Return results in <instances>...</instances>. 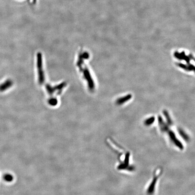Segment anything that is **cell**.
Segmentation results:
<instances>
[{
	"instance_id": "obj_5",
	"label": "cell",
	"mask_w": 195,
	"mask_h": 195,
	"mask_svg": "<svg viewBox=\"0 0 195 195\" xmlns=\"http://www.w3.org/2000/svg\"><path fill=\"white\" fill-rule=\"evenodd\" d=\"M4 179L7 182H11L13 181L14 179V177L11 174H6L5 175V176L4 177Z\"/></svg>"
},
{
	"instance_id": "obj_3",
	"label": "cell",
	"mask_w": 195,
	"mask_h": 195,
	"mask_svg": "<svg viewBox=\"0 0 195 195\" xmlns=\"http://www.w3.org/2000/svg\"><path fill=\"white\" fill-rule=\"evenodd\" d=\"M177 65L179 67H180L181 68H183V69H184L186 71H194V66L193 65L190 64L188 65H185V64H183V63H177Z\"/></svg>"
},
{
	"instance_id": "obj_7",
	"label": "cell",
	"mask_w": 195,
	"mask_h": 195,
	"mask_svg": "<svg viewBox=\"0 0 195 195\" xmlns=\"http://www.w3.org/2000/svg\"><path fill=\"white\" fill-rule=\"evenodd\" d=\"M154 117H152V118H151L147 120H146L145 121V124H146L147 125H150V124L154 122Z\"/></svg>"
},
{
	"instance_id": "obj_1",
	"label": "cell",
	"mask_w": 195,
	"mask_h": 195,
	"mask_svg": "<svg viewBox=\"0 0 195 195\" xmlns=\"http://www.w3.org/2000/svg\"><path fill=\"white\" fill-rule=\"evenodd\" d=\"M174 56L175 57H176L180 60H184L188 64L190 63V58L188 56H186L185 54V53L183 52L182 53H179L178 52H176L174 53Z\"/></svg>"
},
{
	"instance_id": "obj_6",
	"label": "cell",
	"mask_w": 195,
	"mask_h": 195,
	"mask_svg": "<svg viewBox=\"0 0 195 195\" xmlns=\"http://www.w3.org/2000/svg\"><path fill=\"white\" fill-rule=\"evenodd\" d=\"M163 113H164V116H165L166 118H167V121H168V122H169V123H171V119H170V118H169V113H168V112H167V111H164V112H163Z\"/></svg>"
},
{
	"instance_id": "obj_4",
	"label": "cell",
	"mask_w": 195,
	"mask_h": 195,
	"mask_svg": "<svg viewBox=\"0 0 195 195\" xmlns=\"http://www.w3.org/2000/svg\"><path fill=\"white\" fill-rule=\"evenodd\" d=\"M11 85H12V82L11 80H7L5 82L0 85V92L5 91L6 89L9 88V87L11 86Z\"/></svg>"
},
{
	"instance_id": "obj_2",
	"label": "cell",
	"mask_w": 195,
	"mask_h": 195,
	"mask_svg": "<svg viewBox=\"0 0 195 195\" xmlns=\"http://www.w3.org/2000/svg\"><path fill=\"white\" fill-rule=\"evenodd\" d=\"M132 97V95H128L126 96H125L123 97L119 98L116 101V104L118 105H121L122 104H124L127 102L128 100L131 99Z\"/></svg>"
}]
</instances>
